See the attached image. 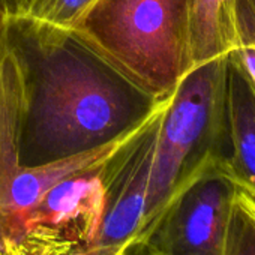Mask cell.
Instances as JSON below:
<instances>
[{
	"instance_id": "13",
	"label": "cell",
	"mask_w": 255,
	"mask_h": 255,
	"mask_svg": "<svg viewBox=\"0 0 255 255\" xmlns=\"http://www.w3.org/2000/svg\"><path fill=\"white\" fill-rule=\"evenodd\" d=\"M120 255H132V254H128V252H123V254H120Z\"/></svg>"
},
{
	"instance_id": "3",
	"label": "cell",
	"mask_w": 255,
	"mask_h": 255,
	"mask_svg": "<svg viewBox=\"0 0 255 255\" xmlns=\"http://www.w3.org/2000/svg\"><path fill=\"white\" fill-rule=\"evenodd\" d=\"M228 54L192 66L162 108L138 236L201 167L227 161Z\"/></svg>"
},
{
	"instance_id": "7",
	"label": "cell",
	"mask_w": 255,
	"mask_h": 255,
	"mask_svg": "<svg viewBox=\"0 0 255 255\" xmlns=\"http://www.w3.org/2000/svg\"><path fill=\"white\" fill-rule=\"evenodd\" d=\"M255 47V0H189L191 68Z\"/></svg>"
},
{
	"instance_id": "6",
	"label": "cell",
	"mask_w": 255,
	"mask_h": 255,
	"mask_svg": "<svg viewBox=\"0 0 255 255\" xmlns=\"http://www.w3.org/2000/svg\"><path fill=\"white\" fill-rule=\"evenodd\" d=\"M105 161L51 186L27 215L23 237L8 255H71L87 246L102 215Z\"/></svg>"
},
{
	"instance_id": "1",
	"label": "cell",
	"mask_w": 255,
	"mask_h": 255,
	"mask_svg": "<svg viewBox=\"0 0 255 255\" xmlns=\"http://www.w3.org/2000/svg\"><path fill=\"white\" fill-rule=\"evenodd\" d=\"M3 48L18 72L24 168L108 147L140 129L167 101L144 92L74 29L15 14Z\"/></svg>"
},
{
	"instance_id": "5",
	"label": "cell",
	"mask_w": 255,
	"mask_h": 255,
	"mask_svg": "<svg viewBox=\"0 0 255 255\" xmlns=\"http://www.w3.org/2000/svg\"><path fill=\"white\" fill-rule=\"evenodd\" d=\"M165 102L104 162V206L98 231L87 246L71 255H120L135 242L144 218L156 131Z\"/></svg>"
},
{
	"instance_id": "11",
	"label": "cell",
	"mask_w": 255,
	"mask_h": 255,
	"mask_svg": "<svg viewBox=\"0 0 255 255\" xmlns=\"http://www.w3.org/2000/svg\"><path fill=\"white\" fill-rule=\"evenodd\" d=\"M11 17V12L8 11L3 0H0V51L3 48L5 42V35H6V27H8V20Z\"/></svg>"
},
{
	"instance_id": "9",
	"label": "cell",
	"mask_w": 255,
	"mask_h": 255,
	"mask_svg": "<svg viewBox=\"0 0 255 255\" xmlns=\"http://www.w3.org/2000/svg\"><path fill=\"white\" fill-rule=\"evenodd\" d=\"M222 255H255V197L237 188Z\"/></svg>"
},
{
	"instance_id": "8",
	"label": "cell",
	"mask_w": 255,
	"mask_h": 255,
	"mask_svg": "<svg viewBox=\"0 0 255 255\" xmlns=\"http://www.w3.org/2000/svg\"><path fill=\"white\" fill-rule=\"evenodd\" d=\"M227 135L228 173L255 197V84L234 53L228 54Z\"/></svg>"
},
{
	"instance_id": "12",
	"label": "cell",
	"mask_w": 255,
	"mask_h": 255,
	"mask_svg": "<svg viewBox=\"0 0 255 255\" xmlns=\"http://www.w3.org/2000/svg\"><path fill=\"white\" fill-rule=\"evenodd\" d=\"M8 11L11 12V15H15L21 11V6L24 3V0H3Z\"/></svg>"
},
{
	"instance_id": "2",
	"label": "cell",
	"mask_w": 255,
	"mask_h": 255,
	"mask_svg": "<svg viewBox=\"0 0 255 255\" xmlns=\"http://www.w3.org/2000/svg\"><path fill=\"white\" fill-rule=\"evenodd\" d=\"M72 29L159 102L191 69L189 0H95Z\"/></svg>"
},
{
	"instance_id": "4",
	"label": "cell",
	"mask_w": 255,
	"mask_h": 255,
	"mask_svg": "<svg viewBox=\"0 0 255 255\" xmlns=\"http://www.w3.org/2000/svg\"><path fill=\"white\" fill-rule=\"evenodd\" d=\"M237 183L213 159L189 177L128 249L132 255H222Z\"/></svg>"
},
{
	"instance_id": "10",
	"label": "cell",
	"mask_w": 255,
	"mask_h": 255,
	"mask_svg": "<svg viewBox=\"0 0 255 255\" xmlns=\"http://www.w3.org/2000/svg\"><path fill=\"white\" fill-rule=\"evenodd\" d=\"M95 0H24L18 14L59 27L72 29Z\"/></svg>"
}]
</instances>
